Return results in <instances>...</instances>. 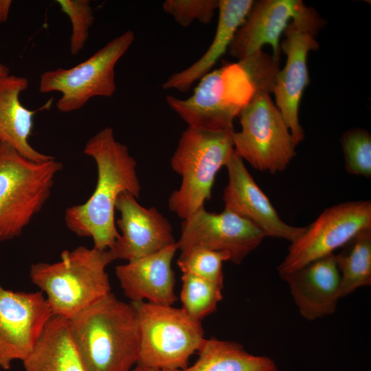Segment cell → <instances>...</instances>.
<instances>
[{
    "label": "cell",
    "instance_id": "21",
    "mask_svg": "<svg viewBox=\"0 0 371 371\" xmlns=\"http://www.w3.org/2000/svg\"><path fill=\"white\" fill-rule=\"evenodd\" d=\"M24 371H86L70 336L67 319L52 315Z\"/></svg>",
    "mask_w": 371,
    "mask_h": 371
},
{
    "label": "cell",
    "instance_id": "12",
    "mask_svg": "<svg viewBox=\"0 0 371 371\" xmlns=\"http://www.w3.org/2000/svg\"><path fill=\"white\" fill-rule=\"evenodd\" d=\"M52 315L41 291H14L0 283V368L32 352Z\"/></svg>",
    "mask_w": 371,
    "mask_h": 371
},
{
    "label": "cell",
    "instance_id": "3",
    "mask_svg": "<svg viewBox=\"0 0 371 371\" xmlns=\"http://www.w3.org/2000/svg\"><path fill=\"white\" fill-rule=\"evenodd\" d=\"M115 260L110 249L79 246L63 251L58 262L32 264L30 278L53 315L67 319L111 293L106 268Z\"/></svg>",
    "mask_w": 371,
    "mask_h": 371
},
{
    "label": "cell",
    "instance_id": "2",
    "mask_svg": "<svg viewBox=\"0 0 371 371\" xmlns=\"http://www.w3.org/2000/svg\"><path fill=\"white\" fill-rule=\"evenodd\" d=\"M86 371H131L139 356V326L131 302L111 292L67 319Z\"/></svg>",
    "mask_w": 371,
    "mask_h": 371
},
{
    "label": "cell",
    "instance_id": "28",
    "mask_svg": "<svg viewBox=\"0 0 371 371\" xmlns=\"http://www.w3.org/2000/svg\"><path fill=\"white\" fill-rule=\"evenodd\" d=\"M218 5L219 0H166L163 10L179 25L188 27L194 21L210 23Z\"/></svg>",
    "mask_w": 371,
    "mask_h": 371
},
{
    "label": "cell",
    "instance_id": "9",
    "mask_svg": "<svg viewBox=\"0 0 371 371\" xmlns=\"http://www.w3.org/2000/svg\"><path fill=\"white\" fill-rule=\"evenodd\" d=\"M134 39V33L127 30L75 67L45 71L39 91L60 92L56 107L62 113L78 110L95 96L111 97L115 91V65Z\"/></svg>",
    "mask_w": 371,
    "mask_h": 371
},
{
    "label": "cell",
    "instance_id": "29",
    "mask_svg": "<svg viewBox=\"0 0 371 371\" xmlns=\"http://www.w3.org/2000/svg\"><path fill=\"white\" fill-rule=\"evenodd\" d=\"M238 63L247 72L257 90L272 93L276 76L279 71V63L272 56L258 51Z\"/></svg>",
    "mask_w": 371,
    "mask_h": 371
},
{
    "label": "cell",
    "instance_id": "10",
    "mask_svg": "<svg viewBox=\"0 0 371 371\" xmlns=\"http://www.w3.org/2000/svg\"><path fill=\"white\" fill-rule=\"evenodd\" d=\"M370 227V201L344 202L326 208L291 243L286 255L277 267L279 276L333 254L361 231Z\"/></svg>",
    "mask_w": 371,
    "mask_h": 371
},
{
    "label": "cell",
    "instance_id": "11",
    "mask_svg": "<svg viewBox=\"0 0 371 371\" xmlns=\"http://www.w3.org/2000/svg\"><path fill=\"white\" fill-rule=\"evenodd\" d=\"M291 21L315 36L324 24L315 9L301 0L254 1L228 48L229 55L240 60L267 44L272 47L273 58L279 63L280 39Z\"/></svg>",
    "mask_w": 371,
    "mask_h": 371
},
{
    "label": "cell",
    "instance_id": "32",
    "mask_svg": "<svg viewBox=\"0 0 371 371\" xmlns=\"http://www.w3.org/2000/svg\"><path fill=\"white\" fill-rule=\"evenodd\" d=\"M10 76V69L5 65L0 63V80Z\"/></svg>",
    "mask_w": 371,
    "mask_h": 371
},
{
    "label": "cell",
    "instance_id": "8",
    "mask_svg": "<svg viewBox=\"0 0 371 371\" xmlns=\"http://www.w3.org/2000/svg\"><path fill=\"white\" fill-rule=\"evenodd\" d=\"M238 117L241 130L232 134L235 153L257 170H284L296 155L295 146L269 93L257 90Z\"/></svg>",
    "mask_w": 371,
    "mask_h": 371
},
{
    "label": "cell",
    "instance_id": "16",
    "mask_svg": "<svg viewBox=\"0 0 371 371\" xmlns=\"http://www.w3.org/2000/svg\"><path fill=\"white\" fill-rule=\"evenodd\" d=\"M281 50L286 55V62L280 69L273 92L276 106L289 128L295 147L304 139V133L299 121V106L304 91L309 84L307 56L316 50L319 44L315 35L291 21L284 32Z\"/></svg>",
    "mask_w": 371,
    "mask_h": 371
},
{
    "label": "cell",
    "instance_id": "30",
    "mask_svg": "<svg viewBox=\"0 0 371 371\" xmlns=\"http://www.w3.org/2000/svg\"><path fill=\"white\" fill-rule=\"evenodd\" d=\"M11 5L10 0H0V23L8 20Z\"/></svg>",
    "mask_w": 371,
    "mask_h": 371
},
{
    "label": "cell",
    "instance_id": "1",
    "mask_svg": "<svg viewBox=\"0 0 371 371\" xmlns=\"http://www.w3.org/2000/svg\"><path fill=\"white\" fill-rule=\"evenodd\" d=\"M83 153L97 166L94 192L87 201L68 207L65 214L67 228L81 237H90L95 249H110L120 234L115 226V203L120 194L128 192L138 198L141 186L137 162L127 146L117 141L111 127H106L86 143Z\"/></svg>",
    "mask_w": 371,
    "mask_h": 371
},
{
    "label": "cell",
    "instance_id": "6",
    "mask_svg": "<svg viewBox=\"0 0 371 371\" xmlns=\"http://www.w3.org/2000/svg\"><path fill=\"white\" fill-rule=\"evenodd\" d=\"M130 302L139 326L137 365L170 371L188 368L190 357L205 339L201 322L182 308L146 301Z\"/></svg>",
    "mask_w": 371,
    "mask_h": 371
},
{
    "label": "cell",
    "instance_id": "22",
    "mask_svg": "<svg viewBox=\"0 0 371 371\" xmlns=\"http://www.w3.org/2000/svg\"><path fill=\"white\" fill-rule=\"evenodd\" d=\"M198 352L194 364L172 371H278L271 358L252 355L235 341L205 339Z\"/></svg>",
    "mask_w": 371,
    "mask_h": 371
},
{
    "label": "cell",
    "instance_id": "20",
    "mask_svg": "<svg viewBox=\"0 0 371 371\" xmlns=\"http://www.w3.org/2000/svg\"><path fill=\"white\" fill-rule=\"evenodd\" d=\"M28 85L26 78L14 75L0 80V143L8 144L30 160L41 162L53 157L37 151L28 142L36 111L27 109L19 100Z\"/></svg>",
    "mask_w": 371,
    "mask_h": 371
},
{
    "label": "cell",
    "instance_id": "27",
    "mask_svg": "<svg viewBox=\"0 0 371 371\" xmlns=\"http://www.w3.org/2000/svg\"><path fill=\"white\" fill-rule=\"evenodd\" d=\"M62 12L71 20L72 33L70 38V52L78 54L87 41L89 30L94 21L92 8L89 0H57Z\"/></svg>",
    "mask_w": 371,
    "mask_h": 371
},
{
    "label": "cell",
    "instance_id": "24",
    "mask_svg": "<svg viewBox=\"0 0 371 371\" xmlns=\"http://www.w3.org/2000/svg\"><path fill=\"white\" fill-rule=\"evenodd\" d=\"M180 298L182 308L193 319L201 322L213 313L222 300L221 286L189 273H182Z\"/></svg>",
    "mask_w": 371,
    "mask_h": 371
},
{
    "label": "cell",
    "instance_id": "4",
    "mask_svg": "<svg viewBox=\"0 0 371 371\" xmlns=\"http://www.w3.org/2000/svg\"><path fill=\"white\" fill-rule=\"evenodd\" d=\"M234 131H210L188 126L171 158L181 183L168 199V208L182 220L210 201L217 172L234 151Z\"/></svg>",
    "mask_w": 371,
    "mask_h": 371
},
{
    "label": "cell",
    "instance_id": "7",
    "mask_svg": "<svg viewBox=\"0 0 371 371\" xmlns=\"http://www.w3.org/2000/svg\"><path fill=\"white\" fill-rule=\"evenodd\" d=\"M256 91L247 72L238 62L205 74L190 97L180 99L168 95L166 102L190 126L234 131V118Z\"/></svg>",
    "mask_w": 371,
    "mask_h": 371
},
{
    "label": "cell",
    "instance_id": "15",
    "mask_svg": "<svg viewBox=\"0 0 371 371\" xmlns=\"http://www.w3.org/2000/svg\"><path fill=\"white\" fill-rule=\"evenodd\" d=\"M128 192L120 194L115 210L121 234L110 249L127 262L159 252L176 243L168 220L155 207H145Z\"/></svg>",
    "mask_w": 371,
    "mask_h": 371
},
{
    "label": "cell",
    "instance_id": "5",
    "mask_svg": "<svg viewBox=\"0 0 371 371\" xmlns=\"http://www.w3.org/2000/svg\"><path fill=\"white\" fill-rule=\"evenodd\" d=\"M63 167L54 157L32 161L0 143V242L21 235L50 197Z\"/></svg>",
    "mask_w": 371,
    "mask_h": 371
},
{
    "label": "cell",
    "instance_id": "14",
    "mask_svg": "<svg viewBox=\"0 0 371 371\" xmlns=\"http://www.w3.org/2000/svg\"><path fill=\"white\" fill-rule=\"evenodd\" d=\"M225 166L228 183L223 191L224 210L249 221L265 237L291 243L304 232L305 227L291 225L281 218L235 151Z\"/></svg>",
    "mask_w": 371,
    "mask_h": 371
},
{
    "label": "cell",
    "instance_id": "18",
    "mask_svg": "<svg viewBox=\"0 0 371 371\" xmlns=\"http://www.w3.org/2000/svg\"><path fill=\"white\" fill-rule=\"evenodd\" d=\"M177 250L175 243L155 254L117 265L115 275L126 297L131 302L172 306L177 297L172 261Z\"/></svg>",
    "mask_w": 371,
    "mask_h": 371
},
{
    "label": "cell",
    "instance_id": "23",
    "mask_svg": "<svg viewBox=\"0 0 371 371\" xmlns=\"http://www.w3.org/2000/svg\"><path fill=\"white\" fill-rule=\"evenodd\" d=\"M336 254L341 278V298L371 285V227L359 233Z\"/></svg>",
    "mask_w": 371,
    "mask_h": 371
},
{
    "label": "cell",
    "instance_id": "25",
    "mask_svg": "<svg viewBox=\"0 0 371 371\" xmlns=\"http://www.w3.org/2000/svg\"><path fill=\"white\" fill-rule=\"evenodd\" d=\"M229 261L227 254L204 248H194L183 252L177 260L182 273H189L223 288V262Z\"/></svg>",
    "mask_w": 371,
    "mask_h": 371
},
{
    "label": "cell",
    "instance_id": "19",
    "mask_svg": "<svg viewBox=\"0 0 371 371\" xmlns=\"http://www.w3.org/2000/svg\"><path fill=\"white\" fill-rule=\"evenodd\" d=\"M254 1L219 0L218 20L214 39L204 54L189 67L172 74L163 84L165 89L187 92L215 65L228 48L244 22Z\"/></svg>",
    "mask_w": 371,
    "mask_h": 371
},
{
    "label": "cell",
    "instance_id": "26",
    "mask_svg": "<svg viewBox=\"0 0 371 371\" xmlns=\"http://www.w3.org/2000/svg\"><path fill=\"white\" fill-rule=\"evenodd\" d=\"M346 170L355 175L371 177V135L364 128L346 131L341 137Z\"/></svg>",
    "mask_w": 371,
    "mask_h": 371
},
{
    "label": "cell",
    "instance_id": "31",
    "mask_svg": "<svg viewBox=\"0 0 371 371\" xmlns=\"http://www.w3.org/2000/svg\"><path fill=\"white\" fill-rule=\"evenodd\" d=\"M131 371H170V370H164L157 368H153L150 367H146L140 365H136L133 368Z\"/></svg>",
    "mask_w": 371,
    "mask_h": 371
},
{
    "label": "cell",
    "instance_id": "13",
    "mask_svg": "<svg viewBox=\"0 0 371 371\" xmlns=\"http://www.w3.org/2000/svg\"><path fill=\"white\" fill-rule=\"evenodd\" d=\"M265 237L254 224L232 212H210L202 207L182 220L176 245L181 252L194 248L224 252L239 265Z\"/></svg>",
    "mask_w": 371,
    "mask_h": 371
},
{
    "label": "cell",
    "instance_id": "17",
    "mask_svg": "<svg viewBox=\"0 0 371 371\" xmlns=\"http://www.w3.org/2000/svg\"><path fill=\"white\" fill-rule=\"evenodd\" d=\"M280 276L305 319L313 321L335 312L341 299V278L335 253Z\"/></svg>",
    "mask_w": 371,
    "mask_h": 371
}]
</instances>
